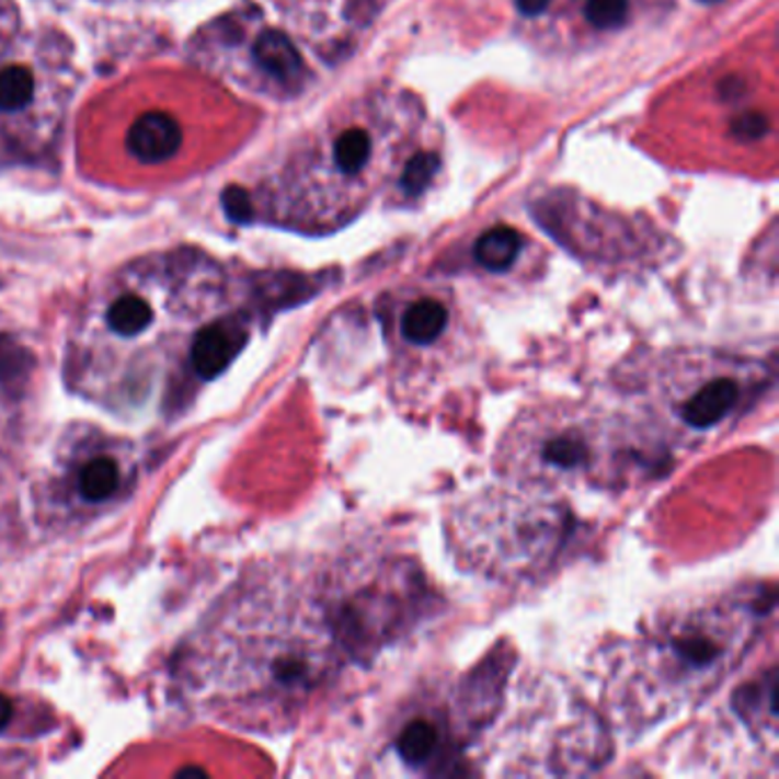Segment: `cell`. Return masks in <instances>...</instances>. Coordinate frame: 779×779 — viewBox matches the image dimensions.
Returning a JSON list of instances; mask_svg holds the SVG:
<instances>
[{
	"instance_id": "6da1fadb",
	"label": "cell",
	"mask_w": 779,
	"mask_h": 779,
	"mask_svg": "<svg viewBox=\"0 0 779 779\" xmlns=\"http://www.w3.org/2000/svg\"><path fill=\"white\" fill-rule=\"evenodd\" d=\"M772 608V587L749 585L658 612L610 652V711L627 728H652L702 702L759 640Z\"/></svg>"
},
{
	"instance_id": "7a4b0ae2",
	"label": "cell",
	"mask_w": 779,
	"mask_h": 779,
	"mask_svg": "<svg viewBox=\"0 0 779 779\" xmlns=\"http://www.w3.org/2000/svg\"><path fill=\"white\" fill-rule=\"evenodd\" d=\"M215 690L259 715L286 718L351 663L318 578L263 583L238 599L218 627Z\"/></svg>"
},
{
	"instance_id": "3957f363",
	"label": "cell",
	"mask_w": 779,
	"mask_h": 779,
	"mask_svg": "<svg viewBox=\"0 0 779 779\" xmlns=\"http://www.w3.org/2000/svg\"><path fill=\"white\" fill-rule=\"evenodd\" d=\"M450 528L455 551L469 570L524 581L555 565L576 522L553 492L505 480L455 509Z\"/></svg>"
},
{
	"instance_id": "277c9868",
	"label": "cell",
	"mask_w": 779,
	"mask_h": 779,
	"mask_svg": "<svg viewBox=\"0 0 779 779\" xmlns=\"http://www.w3.org/2000/svg\"><path fill=\"white\" fill-rule=\"evenodd\" d=\"M320 583L351 663H366L410 633L433 599L416 565L396 558L343 560Z\"/></svg>"
},
{
	"instance_id": "5b68a950",
	"label": "cell",
	"mask_w": 779,
	"mask_h": 779,
	"mask_svg": "<svg viewBox=\"0 0 779 779\" xmlns=\"http://www.w3.org/2000/svg\"><path fill=\"white\" fill-rule=\"evenodd\" d=\"M622 450L615 433H608L597 416L560 408L526 414L509 429L501 465L505 480L555 492L615 478Z\"/></svg>"
},
{
	"instance_id": "8992f818",
	"label": "cell",
	"mask_w": 779,
	"mask_h": 779,
	"mask_svg": "<svg viewBox=\"0 0 779 779\" xmlns=\"http://www.w3.org/2000/svg\"><path fill=\"white\" fill-rule=\"evenodd\" d=\"M766 382L764 366L755 362L686 355L665 359L644 391L654 396V410L673 427L702 435L743 414Z\"/></svg>"
},
{
	"instance_id": "52a82bcc",
	"label": "cell",
	"mask_w": 779,
	"mask_h": 779,
	"mask_svg": "<svg viewBox=\"0 0 779 779\" xmlns=\"http://www.w3.org/2000/svg\"><path fill=\"white\" fill-rule=\"evenodd\" d=\"M448 722L444 713L433 711L412 715L405 724H400L393 741L400 764L414 772H433L437 766H444L446 759H450L452 741L458 734Z\"/></svg>"
},
{
	"instance_id": "ba28073f",
	"label": "cell",
	"mask_w": 779,
	"mask_h": 779,
	"mask_svg": "<svg viewBox=\"0 0 779 779\" xmlns=\"http://www.w3.org/2000/svg\"><path fill=\"white\" fill-rule=\"evenodd\" d=\"M128 149L145 165H158L170 160L183 142L181 124L168 113H145L128 130Z\"/></svg>"
},
{
	"instance_id": "9c48e42d",
	"label": "cell",
	"mask_w": 779,
	"mask_h": 779,
	"mask_svg": "<svg viewBox=\"0 0 779 779\" xmlns=\"http://www.w3.org/2000/svg\"><path fill=\"white\" fill-rule=\"evenodd\" d=\"M448 330V309L433 298L412 302L398 318V334L412 347H429Z\"/></svg>"
},
{
	"instance_id": "30bf717a",
	"label": "cell",
	"mask_w": 779,
	"mask_h": 779,
	"mask_svg": "<svg viewBox=\"0 0 779 779\" xmlns=\"http://www.w3.org/2000/svg\"><path fill=\"white\" fill-rule=\"evenodd\" d=\"M256 65L279 80H293L302 71V58L293 42L279 31H263L254 42Z\"/></svg>"
},
{
	"instance_id": "8fae6325",
	"label": "cell",
	"mask_w": 779,
	"mask_h": 779,
	"mask_svg": "<svg viewBox=\"0 0 779 779\" xmlns=\"http://www.w3.org/2000/svg\"><path fill=\"white\" fill-rule=\"evenodd\" d=\"M122 485V469L119 465L107 458V455H96V458L80 465L76 476V490L80 499L88 503H105L113 499Z\"/></svg>"
},
{
	"instance_id": "7c38bea8",
	"label": "cell",
	"mask_w": 779,
	"mask_h": 779,
	"mask_svg": "<svg viewBox=\"0 0 779 779\" xmlns=\"http://www.w3.org/2000/svg\"><path fill=\"white\" fill-rule=\"evenodd\" d=\"M522 236L513 227H494L488 233H482L476 243L473 256L476 261L488 267L492 273H505L513 267L522 252Z\"/></svg>"
},
{
	"instance_id": "4fadbf2b",
	"label": "cell",
	"mask_w": 779,
	"mask_h": 779,
	"mask_svg": "<svg viewBox=\"0 0 779 779\" xmlns=\"http://www.w3.org/2000/svg\"><path fill=\"white\" fill-rule=\"evenodd\" d=\"M37 80L28 67L8 65L0 69V113H21L35 101Z\"/></svg>"
},
{
	"instance_id": "5bb4252c",
	"label": "cell",
	"mask_w": 779,
	"mask_h": 779,
	"mask_svg": "<svg viewBox=\"0 0 779 779\" xmlns=\"http://www.w3.org/2000/svg\"><path fill=\"white\" fill-rule=\"evenodd\" d=\"M370 147L373 145H370V138H368L366 130H362V128L345 130L334 145L336 168L347 176L359 174V170L368 163Z\"/></svg>"
},
{
	"instance_id": "9a60e30c",
	"label": "cell",
	"mask_w": 779,
	"mask_h": 779,
	"mask_svg": "<svg viewBox=\"0 0 779 779\" xmlns=\"http://www.w3.org/2000/svg\"><path fill=\"white\" fill-rule=\"evenodd\" d=\"M439 165H442V160L437 153H433V151L416 153L414 158H410L405 172H402V176H400V187L408 195H421L429 185V181L437 176Z\"/></svg>"
},
{
	"instance_id": "2e32d148",
	"label": "cell",
	"mask_w": 779,
	"mask_h": 779,
	"mask_svg": "<svg viewBox=\"0 0 779 779\" xmlns=\"http://www.w3.org/2000/svg\"><path fill=\"white\" fill-rule=\"evenodd\" d=\"M629 14V0H587L585 16L599 31H612L622 25Z\"/></svg>"
},
{
	"instance_id": "e0dca14e",
	"label": "cell",
	"mask_w": 779,
	"mask_h": 779,
	"mask_svg": "<svg viewBox=\"0 0 779 779\" xmlns=\"http://www.w3.org/2000/svg\"><path fill=\"white\" fill-rule=\"evenodd\" d=\"M222 206L227 218L236 225H248L254 220V206L252 199L248 195V191H243L240 185H229L227 191L222 193Z\"/></svg>"
},
{
	"instance_id": "ac0fdd59",
	"label": "cell",
	"mask_w": 779,
	"mask_h": 779,
	"mask_svg": "<svg viewBox=\"0 0 779 779\" xmlns=\"http://www.w3.org/2000/svg\"><path fill=\"white\" fill-rule=\"evenodd\" d=\"M768 133V119L761 113H745L732 122V136L745 142L759 140Z\"/></svg>"
},
{
	"instance_id": "d6986e66",
	"label": "cell",
	"mask_w": 779,
	"mask_h": 779,
	"mask_svg": "<svg viewBox=\"0 0 779 779\" xmlns=\"http://www.w3.org/2000/svg\"><path fill=\"white\" fill-rule=\"evenodd\" d=\"M743 90H745V85H743V80H738V78H728V80H722V83H720V94H722V99H738L741 94H743Z\"/></svg>"
},
{
	"instance_id": "ffe728a7",
	"label": "cell",
	"mask_w": 779,
	"mask_h": 779,
	"mask_svg": "<svg viewBox=\"0 0 779 779\" xmlns=\"http://www.w3.org/2000/svg\"><path fill=\"white\" fill-rule=\"evenodd\" d=\"M549 3H551V0H517V8L526 16H537V14H542L549 8Z\"/></svg>"
},
{
	"instance_id": "44dd1931",
	"label": "cell",
	"mask_w": 779,
	"mask_h": 779,
	"mask_svg": "<svg viewBox=\"0 0 779 779\" xmlns=\"http://www.w3.org/2000/svg\"><path fill=\"white\" fill-rule=\"evenodd\" d=\"M12 715H14V707L12 702L8 700L5 695H0V732H3L8 724L12 722Z\"/></svg>"
},
{
	"instance_id": "7402d4cb",
	"label": "cell",
	"mask_w": 779,
	"mask_h": 779,
	"mask_svg": "<svg viewBox=\"0 0 779 779\" xmlns=\"http://www.w3.org/2000/svg\"><path fill=\"white\" fill-rule=\"evenodd\" d=\"M179 775H199V777H204L206 772L202 768H183V770H179Z\"/></svg>"
},
{
	"instance_id": "603a6c76",
	"label": "cell",
	"mask_w": 779,
	"mask_h": 779,
	"mask_svg": "<svg viewBox=\"0 0 779 779\" xmlns=\"http://www.w3.org/2000/svg\"><path fill=\"white\" fill-rule=\"evenodd\" d=\"M700 3H704V5H715V3H722V0H700Z\"/></svg>"
}]
</instances>
